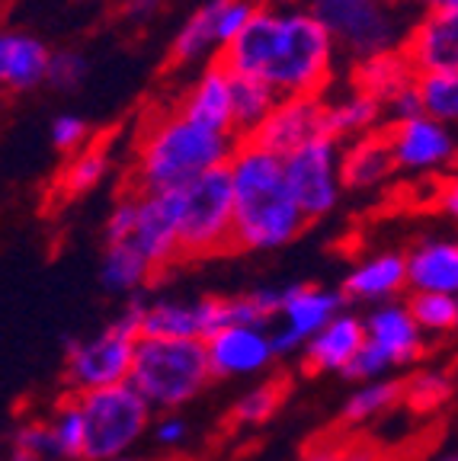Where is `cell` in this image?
Returning a JSON list of instances; mask_svg holds the SVG:
<instances>
[{
    "label": "cell",
    "mask_w": 458,
    "mask_h": 461,
    "mask_svg": "<svg viewBox=\"0 0 458 461\" xmlns=\"http://www.w3.org/2000/svg\"><path fill=\"white\" fill-rule=\"evenodd\" d=\"M420 96L426 115L439 119L445 125H458V71L423 74Z\"/></svg>",
    "instance_id": "33"
},
{
    "label": "cell",
    "mask_w": 458,
    "mask_h": 461,
    "mask_svg": "<svg viewBox=\"0 0 458 461\" xmlns=\"http://www.w3.org/2000/svg\"><path fill=\"white\" fill-rule=\"evenodd\" d=\"M49 138H51V144H55V151L78 154V151H84L87 141H90V125H87V119H80L78 113H61L51 119Z\"/></svg>",
    "instance_id": "38"
},
{
    "label": "cell",
    "mask_w": 458,
    "mask_h": 461,
    "mask_svg": "<svg viewBox=\"0 0 458 461\" xmlns=\"http://www.w3.org/2000/svg\"><path fill=\"white\" fill-rule=\"evenodd\" d=\"M286 164V180L292 189L295 202L308 221L324 218L337 209L340 195H344V141L330 135H321L308 141L305 148L282 158Z\"/></svg>",
    "instance_id": "8"
},
{
    "label": "cell",
    "mask_w": 458,
    "mask_h": 461,
    "mask_svg": "<svg viewBox=\"0 0 458 461\" xmlns=\"http://www.w3.org/2000/svg\"><path fill=\"white\" fill-rule=\"evenodd\" d=\"M279 403H282V384L279 382L253 384V388H247L234 401L231 417H234V423H241V426H260V423H266L272 413L279 411Z\"/></svg>",
    "instance_id": "35"
},
{
    "label": "cell",
    "mask_w": 458,
    "mask_h": 461,
    "mask_svg": "<svg viewBox=\"0 0 458 461\" xmlns=\"http://www.w3.org/2000/svg\"><path fill=\"white\" fill-rule=\"evenodd\" d=\"M404 51L423 74L458 71V14L455 10H426L410 26Z\"/></svg>",
    "instance_id": "16"
},
{
    "label": "cell",
    "mask_w": 458,
    "mask_h": 461,
    "mask_svg": "<svg viewBox=\"0 0 458 461\" xmlns=\"http://www.w3.org/2000/svg\"><path fill=\"white\" fill-rule=\"evenodd\" d=\"M158 10H160V0H125V4H122V14H125V20H132V23L154 20Z\"/></svg>",
    "instance_id": "43"
},
{
    "label": "cell",
    "mask_w": 458,
    "mask_h": 461,
    "mask_svg": "<svg viewBox=\"0 0 458 461\" xmlns=\"http://www.w3.org/2000/svg\"><path fill=\"white\" fill-rule=\"evenodd\" d=\"M420 84V71L414 68V61L408 58V51L391 49L381 51V55L359 58L356 68H353V86L362 90V94L375 96V100L385 106L398 94H404L408 86Z\"/></svg>",
    "instance_id": "24"
},
{
    "label": "cell",
    "mask_w": 458,
    "mask_h": 461,
    "mask_svg": "<svg viewBox=\"0 0 458 461\" xmlns=\"http://www.w3.org/2000/svg\"><path fill=\"white\" fill-rule=\"evenodd\" d=\"M436 461H458V446H455V448H449V452H443Z\"/></svg>",
    "instance_id": "49"
},
{
    "label": "cell",
    "mask_w": 458,
    "mask_h": 461,
    "mask_svg": "<svg viewBox=\"0 0 458 461\" xmlns=\"http://www.w3.org/2000/svg\"><path fill=\"white\" fill-rule=\"evenodd\" d=\"M365 337L394 362V368L417 362L426 346V333L420 330L408 302L375 304L365 317Z\"/></svg>",
    "instance_id": "18"
},
{
    "label": "cell",
    "mask_w": 458,
    "mask_h": 461,
    "mask_svg": "<svg viewBox=\"0 0 458 461\" xmlns=\"http://www.w3.org/2000/svg\"><path fill=\"white\" fill-rule=\"evenodd\" d=\"M154 263L135 247V240L125 244H106V253L100 259V282L113 295H138L144 282L154 279Z\"/></svg>",
    "instance_id": "27"
},
{
    "label": "cell",
    "mask_w": 458,
    "mask_h": 461,
    "mask_svg": "<svg viewBox=\"0 0 458 461\" xmlns=\"http://www.w3.org/2000/svg\"><path fill=\"white\" fill-rule=\"evenodd\" d=\"M135 247L154 263V269H167L179 250V189L173 193H142V212H138Z\"/></svg>",
    "instance_id": "15"
},
{
    "label": "cell",
    "mask_w": 458,
    "mask_h": 461,
    "mask_svg": "<svg viewBox=\"0 0 458 461\" xmlns=\"http://www.w3.org/2000/svg\"><path fill=\"white\" fill-rule=\"evenodd\" d=\"M436 205H439V212H443V215H449V218H455V221H458V176H452V180L443 183Z\"/></svg>",
    "instance_id": "44"
},
{
    "label": "cell",
    "mask_w": 458,
    "mask_h": 461,
    "mask_svg": "<svg viewBox=\"0 0 458 461\" xmlns=\"http://www.w3.org/2000/svg\"><path fill=\"white\" fill-rule=\"evenodd\" d=\"M410 292L458 295V238H426L408 250Z\"/></svg>",
    "instance_id": "22"
},
{
    "label": "cell",
    "mask_w": 458,
    "mask_h": 461,
    "mask_svg": "<svg viewBox=\"0 0 458 461\" xmlns=\"http://www.w3.org/2000/svg\"><path fill=\"white\" fill-rule=\"evenodd\" d=\"M398 170L394 148L388 131H372V135L344 141V186L353 193H369L381 183L391 180Z\"/></svg>",
    "instance_id": "23"
},
{
    "label": "cell",
    "mask_w": 458,
    "mask_h": 461,
    "mask_svg": "<svg viewBox=\"0 0 458 461\" xmlns=\"http://www.w3.org/2000/svg\"><path fill=\"white\" fill-rule=\"evenodd\" d=\"M362 346H365V317L353 314V311H340L317 337H311L301 359H305L308 372L344 375Z\"/></svg>",
    "instance_id": "21"
},
{
    "label": "cell",
    "mask_w": 458,
    "mask_h": 461,
    "mask_svg": "<svg viewBox=\"0 0 458 461\" xmlns=\"http://www.w3.org/2000/svg\"><path fill=\"white\" fill-rule=\"evenodd\" d=\"M51 49L32 32H4L0 36V84L14 94H29L49 84Z\"/></svg>",
    "instance_id": "20"
},
{
    "label": "cell",
    "mask_w": 458,
    "mask_h": 461,
    "mask_svg": "<svg viewBox=\"0 0 458 461\" xmlns=\"http://www.w3.org/2000/svg\"><path fill=\"white\" fill-rule=\"evenodd\" d=\"M113 461H142V458H132V455H122V458H113Z\"/></svg>",
    "instance_id": "50"
},
{
    "label": "cell",
    "mask_w": 458,
    "mask_h": 461,
    "mask_svg": "<svg viewBox=\"0 0 458 461\" xmlns=\"http://www.w3.org/2000/svg\"><path fill=\"white\" fill-rule=\"evenodd\" d=\"M381 122H388L385 106L375 96L356 90V86L327 100V135L337 138V141L372 135V131L381 129Z\"/></svg>",
    "instance_id": "26"
},
{
    "label": "cell",
    "mask_w": 458,
    "mask_h": 461,
    "mask_svg": "<svg viewBox=\"0 0 458 461\" xmlns=\"http://www.w3.org/2000/svg\"><path fill=\"white\" fill-rule=\"evenodd\" d=\"M408 304L414 311L420 330L430 333V337H443V333L458 327V295H445V292H410Z\"/></svg>",
    "instance_id": "32"
},
{
    "label": "cell",
    "mask_w": 458,
    "mask_h": 461,
    "mask_svg": "<svg viewBox=\"0 0 458 461\" xmlns=\"http://www.w3.org/2000/svg\"><path fill=\"white\" fill-rule=\"evenodd\" d=\"M241 138L206 129L179 113H164L144 129L135 151L138 193H173L189 186L202 173L224 167Z\"/></svg>",
    "instance_id": "3"
},
{
    "label": "cell",
    "mask_w": 458,
    "mask_h": 461,
    "mask_svg": "<svg viewBox=\"0 0 458 461\" xmlns=\"http://www.w3.org/2000/svg\"><path fill=\"white\" fill-rule=\"evenodd\" d=\"M334 55L337 39L311 7L263 4L218 61L231 74L266 80L279 96H321Z\"/></svg>",
    "instance_id": "1"
},
{
    "label": "cell",
    "mask_w": 458,
    "mask_h": 461,
    "mask_svg": "<svg viewBox=\"0 0 458 461\" xmlns=\"http://www.w3.org/2000/svg\"><path fill=\"white\" fill-rule=\"evenodd\" d=\"M7 461H42V458H36V455H29V452H20V448H14V452L7 455Z\"/></svg>",
    "instance_id": "48"
},
{
    "label": "cell",
    "mask_w": 458,
    "mask_h": 461,
    "mask_svg": "<svg viewBox=\"0 0 458 461\" xmlns=\"http://www.w3.org/2000/svg\"><path fill=\"white\" fill-rule=\"evenodd\" d=\"M298 461H344V452H337V448H315V452H305Z\"/></svg>",
    "instance_id": "45"
},
{
    "label": "cell",
    "mask_w": 458,
    "mask_h": 461,
    "mask_svg": "<svg viewBox=\"0 0 458 461\" xmlns=\"http://www.w3.org/2000/svg\"><path fill=\"white\" fill-rule=\"evenodd\" d=\"M398 170L408 173H433L455 160V135L452 125L439 122L433 115H417L410 122L388 125Z\"/></svg>",
    "instance_id": "13"
},
{
    "label": "cell",
    "mask_w": 458,
    "mask_h": 461,
    "mask_svg": "<svg viewBox=\"0 0 458 461\" xmlns=\"http://www.w3.org/2000/svg\"><path fill=\"white\" fill-rule=\"evenodd\" d=\"M430 10H455L458 14V0H423Z\"/></svg>",
    "instance_id": "47"
},
{
    "label": "cell",
    "mask_w": 458,
    "mask_h": 461,
    "mask_svg": "<svg viewBox=\"0 0 458 461\" xmlns=\"http://www.w3.org/2000/svg\"><path fill=\"white\" fill-rule=\"evenodd\" d=\"M408 285V253L398 250H381L365 257L362 263L350 269V276L344 279V292L346 302H359V304H385V302H398Z\"/></svg>",
    "instance_id": "19"
},
{
    "label": "cell",
    "mask_w": 458,
    "mask_h": 461,
    "mask_svg": "<svg viewBox=\"0 0 458 461\" xmlns=\"http://www.w3.org/2000/svg\"><path fill=\"white\" fill-rule=\"evenodd\" d=\"M87 420L84 461H113L129 455L151 426L154 407L132 382L78 394Z\"/></svg>",
    "instance_id": "6"
},
{
    "label": "cell",
    "mask_w": 458,
    "mask_h": 461,
    "mask_svg": "<svg viewBox=\"0 0 458 461\" xmlns=\"http://www.w3.org/2000/svg\"><path fill=\"white\" fill-rule=\"evenodd\" d=\"M222 327V298H151L142 337L208 339Z\"/></svg>",
    "instance_id": "14"
},
{
    "label": "cell",
    "mask_w": 458,
    "mask_h": 461,
    "mask_svg": "<svg viewBox=\"0 0 458 461\" xmlns=\"http://www.w3.org/2000/svg\"><path fill=\"white\" fill-rule=\"evenodd\" d=\"M87 77H90V61H87L84 51H78V49L51 51V65H49L51 90H58V94H71V90H78Z\"/></svg>",
    "instance_id": "36"
},
{
    "label": "cell",
    "mask_w": 458,
    "mask_h": 461,
    "mask_svg": "<svg viewBox=\"0 0 458 461\" xmlns=\"http://www.w3.org/2000/svg\"><path fill=\"white\" fill-rule=\"evenodd\" d=\"M51 442H55V458L58 461H78L87 452V420L84 407H80L78 397L65 401L51 413Z\"/></svg>",
    "instance_id": "30"
},
{
    "label": "cell",
    "mask_w": 458,
    "mask_h": 461,
    "mask_svg": "<svg viewBox=\"0 0 458 461\" xmlns=\"http://www.w3.org/2000/svg\"><path fill=\"white\" fill-rule=\"evenodd\" d=\"M401 401H404V382H398V378H388L385 375V378H375V382H362L344 401V420L353 426L375 423V420L388 417Z\"/></svg>",
    "instance_id": "29"
},
{
    "label": "cell",
    "mask_w": 458,
    "mask_h": 461,
    "mask_svg": "<svg viewBox=\"0 0 458 461\" xmlns=\"http://www.w3.org/2000/svg\"><path fill=\"white\" fill-rule=\"evenodd\" d=\"M179 113L206 129L234 135V74L222 61L206 65L179 100Z\"/></svg>",
    "instance_id": "17"
},
{
    "label": "cell",
    "mask_w": 458,
    "mask_h": 461,
    "mask_svg": "<svg viewBox=\"0 0 458 461\" xmlns=\"http://www.w3.org/2000/svg\"><path fill=\"white\" fill-rule=\"evenodd\" d=\"M452 388H455V382H452L449 372H443V368H423L410 382H404V403L417 413L436 411L452 397Z\"/></svg>",
    "instance_id": "34"
},
{
    "label": "cell",
    "mask_w": 458,
    "mask_h": 461,
    "mask_svg": "<svg viewBox=\"0 0 458 461\" xmlns=\"http://www.w3.org/2000/svg\"><path fill=\"white\" fill-rule=\"evenodd\" d=\"M215 378H251L279 359L272 346V327H224L206 339Z\"/></svg>",
    "instance_id": "12"
},
{
    "label": "cell",
    "mask_w": 458,
    "mask_h": 461,
    "mask_svg": "<svg viewBox=\"0 0 458 461\" xmlns=\"http://www.w3.org/2000/svg\"><path fill=\"white\" fill-rule=\"evenodd\" d=\"M138 212H142V193H129L122 195L113 205V212L106 215V224H103V240L106 244H125V240L135 238L138 228Z\"/></svg>",
    "instance_id": "37"
},
{
    "label": "cell",
    "mask_w": 458,
    "mask_h": 461,
    "mask_svg": "<svg viewBox=\"0 0 458 461\" xmlns=\"http://www.w3.org/2000/svg\"><path fill=\"white\" fill-rule=\"evenodd\" d=\"M344 461H381L379 452H372L369 446H353L344 452Z\"/></svg>",
    "instance_id": "46"
},
{
    "label": "cell",
    "mask_w": 458,
    "mask_h": 461,
    "mask_svg": "<svg viewBox=\"0 0 458 461\" xmlns=\"http://www.w3.org/2000/svg\"><path fill=\"white\" fill-rule=\"evenodd\" d=\"M206 339L138 337L129 382L148 397L154 411H179L212 382Z\"/></svg>",
    "instance_id": "4"
},
{
    "label": "cell",
    "mask_w": 458,
    "mask_h": 461,
    "mask_svg": "<svg viewBox=\"0 0 458 461\" xmlns=\"http://www.w3.org/2000/svg\"><path fill=\"white\" fill-rule=\"evenodd\" d=\"M308 7L356 61L401 49L410 32L388 0H308Z\"/></svg>",
    "instance_id": "7"
},
{
    "label": "cell",
    "mask_w": 458,
    "mask_h": 461,
    "mask_svg": "<svg viewBox=\"0 0 458 461\" xmlns=\"http://www.w3.org/2000/svg\"><path fill=\"white\" fill-rule=\"evenodd\" d=\"M234 180V247L237 250H279L298 238L308 215L295 202L279 154L257 141H237L228 160Z\"/></svg>",
    "instance_id": "2"
},
{
    "label": "cell",
    "mask_w": 458,
    "mask_h": 461,
    "mask_svg": "<svg viewBox=\"0 0 458 461\" xmlns=\"http://www.w3.org/2000/svg\"><path fill=\"white\" fill-rule=\"evenodd\" d=\"M327 135V100L324 96H282L253 138L266 151L289 158L315 138Z\"/></svg>",
    "instance_id": "11"
},
{
    "label": "cell",
    "mask_w": 458,
    "mask_h": 461,
    "mask_svg": "<svg viewBox=\"0 0 458 461\" xmlns=\"http://www.w3.org/2000/svg\"><path fill=\"white\" fill-rule=\"evenodd\" d=\"M222 51V0H206L187 16V23L173 36L170 58L173 65H206L208 58L218 61Z\"/></svg>",
    "instance_id": "25"
},
{
    "label": "cell",
    "mask_w": 458,
    "mask_h": 461,
    "mask_svg": "<svg viewBox=\"0 0 458 461\" xmlns=\"http://www.w3.org/2000/svg\"><path fill=\"white\" fill-rule=\"evenodd\" d=\"M346 308V295L337 288L324 285H295L282 288V308H279V327L272 330V346L279 359H292V356L305 353V346L311 337L324 330V327Z\"/></svg>",
    "instance_id": "10"
},
{
    "label": "cell",
    "mask_w": 458,
    "mask_h": 461,
    "mask_svg": "<svg viewBox=\"0 0 458 461\" xmlns=\"http://www.w3.org/2000/svg\"><path fill=\"white\" fill-rule=\"evenodd\" d=\"M151 436L164 448H177L189 439V420L179 411H164L154 423H151Z\"/></svg>",
    "instance_id": "41"
},
{
    "label": "cell",
    "mask_w": 458,
    "mask_h": 461,
    "mask_svg": "<svg viewBox=\"0 0 458 461\" xmlns=\"http://www.w3.org/2000/svg\"><path fill=\"white\" fill-rule=\"evenodd\" d=\"M109 173V154L103 148H84V151L71 154V160L65 164L58 186L65 195H84L90 189H96Z\"/></svg>",
    "instance_id": "31"
},
{
    "label": "cell",
    "mask_w": 458,
    "mask_h": 461,
    "mask_svg": "<svg viewBox=\"0 0 458 461\" xmlns=\"http://www.w3.org/2000/svg\"><path fill=\"white\" fill-rule=\"evenodd\" d=\"M135 346L138 337L125 333L122 327L109 324L90 339H74L68 343L65 359V382L74 397L87 391L113 388L132 378L135 366Z\"/></svg>",
    "instance_id": "9"
},
{
    "label": "cell",
    "mask_w": 458,
    "mask_h": 461,
    "mask_svg": "<svg viewBox=\"0 0 458 461\" xmlns=\"http://www.w3.org/2000/svg\"><path fill=\"white\" fill-rule=\"evenodd\" d=\"M10 442H14V448L36 455V458H42V461L55 458V442H51L49 420H26V423H20L14 429V436H10Z\"/></svg>",
    "instance_id": "39"
},
{
    "label": "cell",
    "mask_w": 458,
    "mask_h": 461,
    "mask_svg": "<svg viewBox=\"0 0 458 461\" xmlns=\"http://www.w3.org/2000/svg\"><path fill=\"white\" fill-rule=\"evenodd\" d=\"M282 96L266 80L234 74V135L241 141L253 138V131L266 122V115L276 109Z\"/></svg>",
    "instance_id": "28"
},
{
    "label": "cell",
    "mask_w": 458,
    "mask_h": 461,
    "mask_svg": "<svg viewBox=\"0 0 458 461\" xmlns=\"http://www.w3.org/2000/svg\"><path fill=\"white\" fill-rule=\"evenodd\" d=\"M391 368H394V362L381 353L379 346L369 343V337H365V346L356 353V359L350 362V368L344 372V378L362 384V382H375V378H385Z\"/></svg>",
    "instance_id": "40"
},
{
    "label": "cell",
    "mask_w": 458,
    "mask_h": 461,
    "mask_svg": "<svg viewBox=\"0 0 458 461\" xmlns=\"http://www.w3.org/2000/svg\"><path fill=\"white\" fill-rule=\"evenodd\" d=\"M234 247V180L228 164L179 189V250L212 257Z\"/></svg>",
    "instance_id": "5"
},
{
    "label": "cell",
    "mask_w": 458,
    "mask_h": 461,
    "mask_svg": "<svg viewBox=\"0 0 458 461\" xmlns=\"http://www.w3.org/2000/svg\"><path fill=\"white\" fill-rule=\"evenodd\" d=\"M282 4H286V0H282Z\"/></svg>",
    "instance_id": "51"
},
{
    "label": "cell",
    "mask_w": 458,
    "mask_h": 461,
    "mask_svg": "<svg viewBox=\"0 0 458 461\" xmlns=\"http://www.w3.org/2000/svg\"><path fill=\"white\" fill-rule=\"evenodd\" d=\"M417 115H426V109H423V96H420V84L408 86L404 94H398L391 103H385L388 125L410 122V119H417Z\"/></svg>",
    "instance_id": "42"
}]
</instances>
